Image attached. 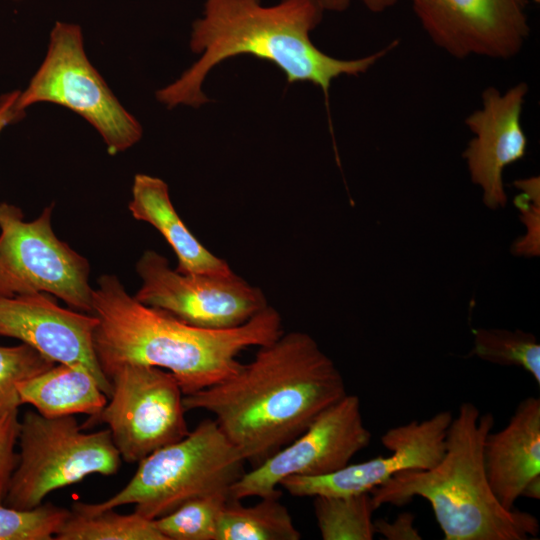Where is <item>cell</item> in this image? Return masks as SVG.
<instances>
[{
  "label": "cell",
  "instance_id": "1",
  "mask_svg": "<svg viewBox=\"0 0 540 540\" xmlns=\"http://www.w3.org/2000/svg\"><path fill=\"white\" fill-rule=\"evenodd\" d=\"M347 394L332 359L307 333H282L254 359L212 386L183 396L188 410L215 417L246 462L256 466L298 437Z\"/></svg>",
  "mask_w": 540,
  "mask_h": 540
},
{
  "label": "cell",
  "instance_id": "2",
  "mask_svg": "<svg viewBox=\"0 0 540 540\" xmlns=\"http://www.w3.org/2000/svg\"><path fill=\"white\" fill-rule=\"evenodd\" d=\"M324 12L318 0H280L269 6L261 0H206L190 38V49L201 56L176 81L156 92L158 101L169 109L180 104L197 108L208 101L201 87L211 69L229 58L251 55L273 63L288 84L310 82L319 87L329 107L335 78L367 72L399 41L358 59L331 57L310 36Z\"/></svg>",
  "mask_w": 540,
  "mask_h": 540
},
{
  "label": "cell",
  "instance_id": "3",
  "mask_svg": "<svg viewBox=\"0 0 540 540\" xmlns=\"http://www.w3.org/2000/svg\"><path fill=\"white\" fill-rule=\"evenodd\" d=\"M91 307L98 320L93 347L108 379L124 363L154 366L168 370L184 395L234 375L242 364L237 360L242 350L267 345L283 333L281 316L269 305L235 328L186 324L142 304L110 274L97 279Z\"/></svg>",
  "mask_w": 540,
  "mask_h": 540
},
{
  "label": "cell",
  "instance_id": "4",
  "mask_svg": "<svg viewBox=\"0 0 540 540\" xmlns=\"http://www.w3.org/2000/svg\"><path fill=\"white\" fill-rule=\"evenodd\" d=\"M495 423L471 402L460 405L448 427L441 460L426 470H406L370 491L377 508L426 499L445 540H527L539 533L538 519L505 509L487 480L483 447Z\"/></svg>",
  "mask_w": 540,
  "mask_h": 540
},
{
  "label": "cell",
  "instance_id": "5",
  "mask_svg": "<svg viewBox=\"0 0 540 540\" xmlns=\"http://www.w3.org/2000/svg\"><path fill=\"white\" fill-rule=\"evenodd\" d=\"M245 463L216 421L204 419L184 438L139 461L128 484L111 498L96 504L75 503L72 510L93 514L134 504L135 512L155 520L191 499L229 493L245 472Z\"/></svg>",
  "mask_w": 540,
  "mask_h": 540
},
{
  "label": "cell",
  "instance_id": "6",
  "mask_svg": "<svg viewBox=\"0 0 540 540\" xmlns=\"http://www.w3.org/2000/svg\"><path fill=\"white\" fill-rule=\"evenodd\" d=\"M73 415L48 418L27 411L20 421L19 461L4 505L32 509L52 491L91 474L117 473L121 456L111 432H83Z\"/></svg>",
  "mask_w": 540,
  "mask_h": 540
},
{
  "label": "cell",
  "instance_id": "7",
  "mask_svg": "<svg viewBox=\"0 0 540 540\" xmlns=\"http://www.w3.org/2000/svg\"><path fill=\"white\" fill-rule=\"evenodd\" d=\"M37 102L64 106L86 119L102 136L111 155L123 152L142 137V127L118 101L86 56L82 32L57 22L46 56L15 108L24 113Z\"/></svg>",
  "mask_w": 540,
  "mask_h": 540
},
{
  "label": "cell",
  "instance_id": "8",
  "mask_svg": "<svg viewBox=\"0 0 540 540\" xmlns=\"http://www.w3.org/2000/svg\"><path fill=\"white\" fill-rule=\"evenodd\" d=\"M52 210L25 221L19 207L0 204V297L44 292L91 314L89 263L55 235Z\"/></svg>",
  "mask_w": 540,
  "mask_h": 540
},
{
  "label": "cell",
  "instance_id": "9",
  "mask_svg": "<svg viewBox=\"0 0 540 540\" xmlns=\"http://www.w3.org/2000/svg\"><path fill=\"white\" fill-rule=\"evenodd\" d=\"M110 401L81 427L109 426L121 458L135 463L188 433L183 392L176 378L164 369L124 363L109 375Z\"/></svg>",
  "mask_w": 540,
  "mask_h": 540
},
{
  "label": "cell",
  "instance_id": "10",
  "mask_svg": "<svg viewBox=\"0 0 540 540\" xmlns=\"http://www.w3.org/2000/svg\"><path fill=\"white\" fill-rule=\"evenodd\" d=\"M136 271L142 280L136 300L195 327L235 328L268 306L262 290L234 272L181 273L153 250L142 254Z\"/></svg>",
  "mask_w": 540,
  "mask_h": 540
},
{
  "label": "cell",
  "instance_id": "11",
  "mask_svg": "<svg viewBox=\"0 0 540 540\" xmlns=\"http://www.w3.org/2000/svg\"><path fill=\"white\" fill-rule=\"evenodd\" d=\"M370 441L360 399L347 393L322 411L293 441L245 471L231 486L229 497L260 498L280 490L281 482L288 477L335 472L348 465Z\"/></svg>",
  "mask_w": 540,
  "mask_h": 540
},
{
  "label": "cell",
  "instance_id": "12",
  "mask_svg": "<svg viewBox=\"0 0 540 540\" xmlns=\"http://www.w3.org/2000/svg\"><path fill=\"white\" fill-rule=\"evenodd\" d=\"M422 29L454 58L509 60L530 35L529 0H411Z\"/></svg>",
  "mask_w": 540,
  "mask_h": 540
},
{
  "label": "cell",
  "instance_id": "13",
  "mask_svg": "<svg viewBox=\"0 0 540 540\" xmlns=\"http://www.w3.org/2000/svg\"><path fill=\"white\" fill-rule=\"evenodd\" d=\"M453 415L441 411L423 421H411L388 429L382 445L391 454L348 464L320 476H292L280 487L295 497L346 496L370 492L395 474L434 467L445 451V437Z\"/></svg>",
  "mask_w": 540,
  "mask_h": 540
},
{
  "label": "cell",
  "instance_id": "14",
  "mask_svg": "<svg viewBox=\"0 0 540 540\" xmlns=\"http://www.w3.org/2000/svg\"><path fill=\"white\" fill-rule=\"evenodd\" d=\"M93 314L66 309L53 295L38 292L0 297V336L20 340L55 363L87 369L110 398L112 384L97 360Z\"/></svg>",
  "mask_w": 540,
  "mask_h": 540
},
{
  "label": "cell",
  "instance_id": "15",
  "mask_svg": "<svg viewBox=\"0 0 540 540\" xmlns=\"http://www.w3.org/2000/svg\"><path fill=\"white\" fill-rule=\"evenodd\" d=\"M529 87L517 83L501 93L488 87L482 93V108L472 112L465 124L474 134L463 158L471 182L482 189L484 204L493 210L505 207L504 169L521 160L528 140L521 124V115Z\"/></svg>",
  "mask_w": 540,
  "mask_h": 540
},
{
  "label": "cell",
  "instance_id": "16",
  "mask_svg": "<svg viewBox=\"0 0 540 540\" xmlns=\"http://www.w3.org/2000/svg\"><path fill=\"white\" fill-rule=\"evenodd\" d=\"M483 460L495 497L505 509H514L526 486L540 477L538 397L529 396L521 400L506 426L488 433Z\"/></svg>",
  "mask_w": 540,
  "mask_h": 540
},
{
  "label": "cell",
  "instance_id": "17",
  "mask_svg": "<svg viewBox=\"0 0 540 540\" xmlns=\"http://www.w3.org/2000/svg\"><path fill=\"white\" fill-rule=\"evenodd\" d=\"M132 216L157 229L177 256L181 273L226 275L229 264L210 252L186 227L176 212L166 182L158 177L137 174L128 204Z\"/></svg>",
  "mask_w": 540,
  "mask_h": 540
},
{
  "label": "cell",
  "instance_id": "18",
  "mask_svg": "<svg viewBox=\"0 0 540 540\" xmlns=\"http://www.w3.org/2000/svg\"><path fill=\"white\" fill-rule=\"evenodd\" d=\"M17 391L21 404L32 405L48 418L78 413L94 417L108 402L87 369L61 363L19 382Z\"/></svg>",
  "mask_w": 540,
  "mask_h": 540
},
{
  "label": "cell",
  "instance_id": "19",
  "mask_svg": "<svg viewBox=\"0 0 540 540\" xmlns=\"http://www.w3.org/2000/svg\"><path fill=\"white\" fill-rule=\"evenodd\" d=\"M281 490L260 497L252 506L229 497L220 517L217 540H299Z\"/></svg>",
  "mask_w": 540,
  "mask_h": 540
},
{
  "label": "cell",
  "instance_id": "20",
  "mask_svg": "<svg viewBox=\"0 0 540 540\" xmlns=\"http://www.w3.org/2000/svg\"><path fill=\"white\" fill-rule=\"evenodd\" d=\"M314 514L323 540H371L375 535L370 492L346 496H316Z\"/></svg>",
  "mask_w": 540,
  "mask_h": 540
},
{
  "label": "cell",
  "instance_id": "21",
  "mask_svg": "<svg viewBox=\"0 0 540 540\" xmlns=\"http://www.w3.org/2000/svg\"><path fill=\"white\" fill-rule=\"evenodd\" d=\"M57 540H165L155 521L137 512L124 515L107 509L93 514L70 511L54 536Z\"/></svg>",
  "mask_w": 540,
  "mask_h": 540
},
{
  "label": "cell",
  "instance_id": "22",
  "mask_svg": "<svg viewBox=\"0 0 540 540\" xmlns=\"http://www.w3.org/2000/svg\"><path fill=\"white\" fill-rule=\"evenodd\" d=\"M472 333L473 355L501 366L521 368L540 385V344L535 335L519 329L498 328H477Z\"/></svg>",
  "mask_w": 540,
  "mask_h": 540
},
{
  "label": "cell",
  "instance_id": "23",
  "mask_svg": "<svg viewBox=\"0 0 540 540\" xmlns=\"http://www.w3.org/2000/svg\"><path fill=\"white\" fill-rule=\"evenodd\" d=\"M228 492L197 497L155 519L165 540H217L219 521Z\"/></svg>",
  "mask_w": 540,
  "mask_h": 540
},
{
  "label": "cell",
  "instance_id": "24",
  "mask_svg": "<svg viewBox=\"0 0 540 540\" xmlns=\"http://www.w3.org/2000/svg\"><path fill=\"white\" fill-rule=\"evenodd\" d=\"M56 363L31 346H0V419L21 405L17 384L53 367Z\"/></svg>",
  "mask_w": 540,
  "mask_h": 540
},
{
  "label": "cell",
  "instance_id": "25",
  "mask_svg": "<svg viewBox=\"0 0 540 540\" xmlns=\"http://www.w3.org/2000/svg\"><path fill=\"white\" fill-rule=\"evenodd\" d=\"M70 511L51 503L32 509L0 504V540H51Z\"/></svg>",
  "mask_w": 540,
  "mask_h": 540
},
{
  "label": "cell",
  "instance_id": "26",
  "mask_svg": "<svg viewBox=\"0 0 540 540\" xmlns=\"http://www.w3.org/2000/svg\"><path fill=\"white\" fill-rule=\"evenodd\" d=\"M514 184L522 191L515 197L514 204L521 213L520 219L526 233L514 242L512 252L518 256L536 257L540 254L539 177L517 180Z\"/></svg>",
  "mask_w": 540,
  "mask_h": 540
},
{
  "label": "cell",
  "instance_id": "27",
  "mask_svg": "<svg viewBox=\"0 0 540 540\" xmlns=\"http://www.w3.org/2000/svg\"><path fill=\"white\" fill-rule=\"evenodd\" d=\"M20 431L18 410L0 419V504H4L12 474L19 461L15 451Z\"/></svg>",
  "mask_w": 540,
  "mask_h": 540
},
{
  "label": "cell",
  "instance_id": "28",
  "mask_svg": "<svg viewBox=\"0 0 540 540\" xmlns=\"http://www.w3.org/2000/svg\"><path fill=\"white\" fill-rule=\"evenodd\" d=\"M414 518V514L403 512L392 522L386 519L374 520L375 534H380L387 540H421L422 537L414 526Z\"/></svg>",
  "mask_w": 540,
  "mask_h": 540
},
{
  "label": "cell",
  "instance_id": "29",
  "mask_svg": "<svg viewBox=\"0 0 540 540\" xmlns=\"http://www.w3.org/2000/svg\"><path fill=\"white\" fill-rule=\"evenodd\" d=\"M325 11L343 12L355 0H318ZM370 12L382 13L395 6L400 0H358Z\"/></svg>",
  "mask_w": 540,
  "mask_h": 540
},
{
  "label": "cell",
  "instance_id": "30",
  "mask_svg": "<svg viewBox=\"0 0 540 540\" xmlns=\"http://www.w3.org/2000/svg\"><path fill=\"white\" fill-rule=\"evenodd\" d=\"M19 91H13L0 97V132L8 124L19 120L24 113L15 108Z\"/></svg>",
  "mask_w": 540,
  "mask_h": 540
},
{
  "label": "cell",
  "instance_id": "31",
  "mask_svg": "<svg viewBox=\"0 0 540 540\" xmlns=\"http://www.w3.org/2000/svg\"><path fill=\"white\" fill-rule=\"evenodd\" d=\"M522 497L531 499L540 498V477L532 480L524 489Z\"/></svg>",
  "mask_w": 540,
  "mask_h": 540
}]
</instances>
